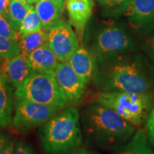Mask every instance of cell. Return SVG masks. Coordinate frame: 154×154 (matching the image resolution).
<instances>
[{"label":"cell","instance_id":"obj_22","mask_svg":"<svg viewBox=\"0 0 154 154\" xmlns=\"http://www.w3.org/2000/svg\"><path fill=\"white\" fill-rule=\"evenodd\" d=\"M20 54L18 42L0 34V59H9Z\"/></svg>","mask_w":154,"mask_h":154},{"label":"cell","instance_id":"obj_8","mask_svg":"<svg viewBox=\"0 0 154 154\" xmlns=\"http://www.w3.org/2000/svg\"><path fill=\"white\" fill-rule=\"evenodd\" d=\"M48 46L57 56L59 62H66L79 47V38L66 23L61 22L48 31Z\"/></svg>","mask_w":154,"mask_h":154},{"label":"cell","instance_id":"obj_12","mask_svg":"<svg viewBox=\"0 0 154 154\" xmlns=\"http://www.w3.org/2000/svg\"><path fill=\"white\" fill-rule=\"evenodd\" d=\"M68 62L86 84L93 82L97 68V60L90 50L84 47H79Z\"/></svg>","mask_w":154,"mask_h":154},{"label":"cell","instance_id":"obj_4","mask_svg":"<svg viewBox=\"0 0 154 154\" xmlns=\"http://www.w3.org/2000/svg\"><path fill=\"white\" fill-rule=\"evenodd\" d=\"M94 101L116 113L132 126H140L154 104V94L124 91H100Z\"/></svg>","mask_w":154,"mask_h":154},{"label":"cell","instance_id":"obj_34","mask_svg":"<svg viewBox=\"0 0 154 154\" xmlns=\"http://www.w3.org/2000/svg\"><path fill=\"white\" fill-rule=\"evenodd\" d=\"M84 1H88V0H84Z\"/></svg>","mask_w":154,"mask_h":154},{"label":"cell","instance_id":"obj_19","mask_svg":"<svg viewBox=\"0 0 154 154\" xmlns=\"http://www.w3.org/2000/svg\"><path fill=\"white\" fill-rule=\"evenodd\" d=\"M31 6L25 0H11L9 22L16 31L19 30L21 23L26 17Z\"/></svg>","mask_w":154,"mask_h":154},{"label":"cell","instance_id":"obj_26","mask_svg":"<svg viewBox=\"0 0 154 154\" xmlns=\"http://www.w3.org/2000/svg\"><path fill=\"white\" fill-rule=\"evenodd\" d=\"M11 0H0V14L7 19H9V5Z\"/></svg>","mask_w":154,"mask_h":154},{"label":"cell","instance_id":"obj_32","mask_svg":"<svg viewBox=\"0 0 154 154\" xmlns=\"http://www.w3.org/2000/svg\"><path fill=\"white\" fill-rule=\"evenodd\" d=\"M25 1L29 5H32V4H36L39 0H25Z\"/></svg>","mask_w":154,"mask_h":154},{"label":"cell","instance_id":"obj_25","mask_svg":"<svg viewBox=\"0 0 154 154\" xmlns=\"http://www.w3.org/2000/svg\"><path fill=\"white\" fill-rule=\"evenodd\" d=\"M13 154H35V152L32 146L21 140H18L14 142Z\"/></svg>","mask_w":154,"mask_h":154},{"label":"cell","instance_id":"obj_1","mask_svg":"<svg viewBox=\"0 0 154 154\" xmlns=\"http://www.w3.org/2000/svg\"><path fill=\"white\" fill-rule=\"evenodd\" d=\"M121 54L97 61L93 79L99 91L151 93L154 91V69L136 56Z\"/></svg>","mask_w":154,"mask_h":154},{"label":"cell","instance_id":"obj_17","mask_svg":"<svg viewBox=\"0 0 154 154\" xmlns=\"http://www.w3.org/2000/svg\"><path fill=\"white\" fill-rule=\"evenodd\" d=\"M113 154H154L149 137L141 128L135 131L131 137L114 149Z\"/></svg>","mask_w":154,"mask_h":154},{"label":"cell","instance_id":"obj_15","mask_svg":"<svg viewBox=\"0 0 154 154\" xmlns=\"http://www.w3.org/2000/svg\"><path fill=\"white\" fill-rule=\"evenodd\" d=\"M34 7L41 19L44 29L49 31L62 22L61 14L64 7L53 0H39Z\"/></svg>","mask_w":154,"mask_h":154},{"label":"cell","instance_id":"obj_18","mask_svg":"<svg viewBox=\"0 0 154 154\" xmlns=\"http://www.w3.org/2000/svg\"><path fill=\"white\" fill-rule=\"evenodd\" d=\"M48 31L42 29L19 37L18 42L20 54L27 57L29 54L42 45L47 44Z\"/></svg>","mask_w":154,"mask_h":154},{"label":"cell","instance_id":"obj_29","mask_svg":"<svg viewBox=\"0 0 154 154\" xmlns=\"http://www.w3.org/2000/svg\"><path fill=\"white\" fill-rule=\"evenodd\" d=\"M9 139L10 138L7 135L5 134L2 132H0V151L5 146V144L9 141Z\"/></svg>","mask_w":154,"mask_h":154},{"label":"cell","instance_id":"obj_7","mask_svg":"<svg viewBox=\"0 0 154 154\" xmlns=\"http://www.w3.org/2000/svg\"><path fill=\"white\" fill-rule=\"evenodd\" d=\"M61 109L29 100L17 99L12 124L14 128L27 130L44 124Z\"/></svg>","mask_w":154,"mask_h":154},{"label":"cell","instance_id":"obj_30","mask_svg":"<svg viewBox=\"0 0 154 154\" xmlns=\"http://www.w3.org/2000/svg\"><path fill=\"white\" fill-rule=\"evenodd\" d=\"M54 2L56 3H57L58 5L62 6V7H64L66 6V3L67 2V0H53Z\"/></svg>","mask_w":154,"mask_h":154},{"label":"cell","instance_id":"obj_2","mask_svg":"<svg viewBox=\"0 0 154 154\" xmlns=\"http://www.w3.org/2000/svg\"><path fill=\"white\" fill-rule=\"evenodd\" d=\"M84 133L99 144L118 146L125 143L135 132V127L105 106L94 101L82 113Z\"/></svg>","mask_w":154,"mask_h":154},{"label":"cell","instance_id":"obj_31","mask_svg":"<svg viewBox=\"0 0 154 154\" xmlns=\"http://www.w3.org/2000/svg\"><path fill=\"white\" fill-rule=\"evenodd\" d=\"M75 154H96V153H93V152H91V151H86V150H82V151L78 152V153H76Z\"/></svg>","mask_w":154,"mask_h":154},{"label":"cell","instance_id":"obj_21","mask_svg":"<svg viewBox=\"0 0 154 154\" xmlns=\"http://www.w3.org/2000/svg\"><path fill=\"white\" fill-rule=\"evenodd\" d=\"M131 1L132 0H105L102 6L107 16L118 17L124 14Z\"/></svg>","mask_w":154,"mask_h":154},{"label":"cell","instance_id":"obj_9","mask_svg":"<svg viewBox=\"0 0 154 154\" xmlns=\"http://www.w3.org/2000/svg\"><path fill=\"white\" fill-rule=\"evenodd\" d=\"M54 75L68 103L73 105L79 103L87 84L74 72L68 61L58 63Z\"/></svg>","mask_w":154,"mask_h":154},{"label":"cell","instance_id":"obj_10","mask_svg":"<svg viewBox=\"0 0 154 154\" xmlns=\"http://www.w3.org/2000/svg\"><path fill=\"white\" fill-rule=\"evenodd\" d=\"M94 5L92 0H67L66 3L69 21L80 41H82L86 26L92 15Z\"/></svg>","mask_w":154,"mask_h":154},{"label":"cell","instance_id":"obj_23","mask_svg":"<svg viewBox=\"0 0 154 154\" xmlns=\"http://www.w3.org/2000/svg\"><path fill=\"white\" fill-rule=\"evenodd\" d=\"M0 34L15 41H17L19 38L17 31L13 28L7 19H6L1 14H0Z\"/></svg>","mask_w":154,"mask_h":154},{"label":"cell","instance_id":"obj_27","mask_svg":"<svg viewBox=\"0 0 154 154\" xmlns=\"http://www.w3.org/2000/svg\"><path fill=\"white\" fill-rule=\"evenodd\" d=\"M14 146V141L13 140L9 139V141L5 144V146L0 151V154H13Z\"/></svg>","mask_w":154,"mask_h":154},{"label":"cell","instance_id":"obj_24","mask_svg":"<svg viewBox=\"0 0 154 154\" xmlns=\"http://www.w3.org/2000/svg\"><path fill=\"white\" fill-rule=\"evenodd\" d=\"M146 122V130L148 137L154 144V104L152 106Z\"/></svg>","mask_w":154,"mask_h":154},{"label":"cell","instance_id":"obj_13","mask_svg":"<svg viewBox=\"0 0 154 154\" xmlns=\"http://www.w3.org/2000/svg\"><path fill=\"white\" fill-rule=\"evenodd\" d=\"M28 63L32 72L54 74L59 61L47 44L32 51L27 56Z\"/></svg>","mask_w":154,"mask_h":154},{"label":"cell","instance_id":"obj_6","mask_svg":"<svg viewBox=\"0 0 154 154\" xmlns=\"http://www.w3.org/2000/svg\"><path fill=\"white\" fill-rule=\"evenodd\" d=\"M136 47L134 38L124 27L110 23L98 31L90 51L99 61L131 51Z\"/></svg>","mask_w":154,"mask_h":154},{"label":"cell","instance_id":"obj_11","mask_svg":"<svg viewBox=\"0 0 154 154\" xmlns=\"http://www.w3.org/2000/svg\"><path fill=\"white\" fill-rule=\"evenodd\" d=\"M124 14L135 28L149 27L154 23V0H132Z\"/></svg>","mask_w":154,"mask_h":154},{"label":"cell","instance_id":"obj_33","mask_svg":"<svg viewBox=\"0 0 154 154\" xmlns=\"http://www.w3.org/2000/svg\"><path fill=\"white\" fill-rule=\"evenodd\" d=\"M96 1L98 2H99L100 5H101V6L103 5V2H104V1L105 0H96Z\"/></svg>","mask_w":154,"mask_h":154},{"label":"cell","instance_id":"obj_28","mask_svg":"<svg viewBox=\"0 0 154 154\" xmlns=\"http://www.w3.org/2000/svg\"><path fill=\"white\" fill-rule=\"evenodd\" d=\"M149 53L154 64V34L151 37V40H150L149 45Z\"/></svg>","mask_w":154,"mask_h":154},{"label":"cell","instance_id":"obj_20","mask_svg":"<svg viewBox=\"0 0 154 154\" xmlns=\"http://www.w3.org/2000/svg\"><path fill=\"white\" fill-rule=\"evenodd\" d=\"M42 29L43 26H42V21L36 12L35 7L31 6L29 10L19 26L18 30L19 37L38 32Z\"/></svg>","mask_w":154,"mask_h":154},{"label":"cell","instance_id":"obj_3","mask_svg":"<svg viewBox=\"0 0 154 154\" xmlns=\"http://www.w3.org/2000/svg\"><path fill=\"white\" fill-rule=\"evenodd\" d=\"M40 140L47 154H64L79 145L82 134L76 108L66 106L48 120L40 132Z\"/></svg>","mask_w":154,"mask_h":154},{"label":"cell","instance_id":"obj_14","mask_svg":"<svg viewBox=\"0 0 154 154\" xmlns=\"http://www.w3.org/2000/svg\"><path fill=\"white\" fill-rule=\"evenodd\" d=\"M4 72V75L14 88L20 86L32 73L28 63L27 57L22 54L11 59H6Z\"/></svg>","mask_w":154,"mask_h":154},{"label":"cell","instance_id":"obj_5","mask_svg":"<svg viewBox=\"0 0 154 154\" xmlns=\"http://www.w3.org/2000/svg\"><path fill=\"white\" fill-rule=\"evenodd\" d=\"M14 96L17 99L53 106L59 109H64L69 104L54 75L51 74L32 72L16 88Z\"/></svg>","mask_w":154,"mask_h":154},{"label":"cell","instance_id":"obj_16","mask_svg":"<svg viewBox=\"0 0 154 154\" xmlns=\"http://www.w3.org/2000/svg\"><path fill=\"white\" fill-rule=\"evenodd\" d=\"M13 88L5 75H0V127L7 126L12 122Z\"/></svg>","mask_w":154,"mask_h":154}]
</instances>
